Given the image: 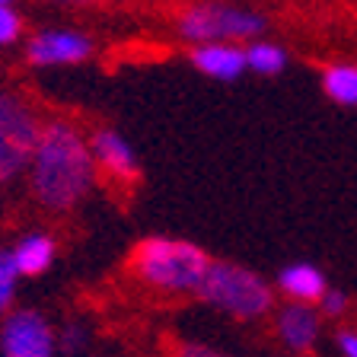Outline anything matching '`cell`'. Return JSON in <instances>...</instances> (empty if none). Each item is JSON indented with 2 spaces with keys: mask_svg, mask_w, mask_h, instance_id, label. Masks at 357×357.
<instances>
[{
  "mask_svg": "<svg viewBox=\"0 0 357 357\" xmlns=\"http://www.w3.org/2000/svg\"><path fill=\"white\" fill-rule=\"evenodd\" d=\"M32 192L48 211H67L93 188L96 163L83 134L67 121H52L38 131L29 160Z\"/></svg>",
  "mask_w": 357,
  "mask_h": 357,
  "instance_id": "cell-1",
  "label": "cell"
},
{
  "mask_svg": "<svg viewBox=\"0 0 357 357\" xmlns=\"http://www.w3.org/2000/svg\"><path fill=\"white\" fill-rule=\"evenodd\" d=\"M208 268V252L188 239L150 236L131 252L134 278L160 294H198Z\"/></svg>",
  "mask_w": 357,
  "mask_h": 357,
  "instance_id": "cell-2",
  "label": "cell"
},
{
  "mask_svg": "<svg viewBox=\"0 0 357 357\" xmlns=\"http://www.w3.org/2000/svg\"><path fill=\"white\" fill-rule=\"evenodd\" d=\"M198 297L233 319H261L265 312L275 310V290L255 271L233 261H211Z\"/></svg>",
  "mask_w": 357,
  "mask_h": 357,
  "instance_id": "cell-3",
  "label": "cell"
},
{
  "mask_svg": "<svg viewBox=\"0 0 357 357\" xmlns=\"http://www.w3.org/2000/svg\"><path fill=\"white\" fill-rule=\"evenodd\" d=\"M178 32L192 45H249L265 32V16L220 0H201L182 13Z\"/></svg>",
  "mask_w": 357,
  "mask_h": 357,
  "instance_id": "cell-4",
  "label": "cell"
},
{
  "mask_svg": "<svg viewBox=\"0 0 357 357\" xmlns=\"http://www.w3.org/2000/svg\"><path fill=\"white\" fill-rule=\"evenodd\" d=\"M36 141V115L20 99L0 93V182H10L29 166Z\"/></svg>",
  "mask_w": 357,
  "mask_h": 357,
  "instance_id": "cell-5",
  "label": "cell"
},
{
  "mask_svg": "<svg viewBox=\"0 0 357 357\" xmlns=\"http://www.w3.org/2000/svg\"><path fill=\"white\" fill-rule=\"evenodd\" d=\"M0 351H3V357H52V326L32 310L13 312L0 328Z\"/></svg>",
  "mask_w": 357,
  "mask_h": 357,
  "instance_id": "cell-6",
  "label": "cell"
},
{
  "mask_svg": "<svg viewBox=\"0 0 357 357\" xmlns=\"http://www.w3.org/2000/svg\"><path fill=\"white\" fill-rule=\"evenodd\" d=\"M275 332L290 351L306 354L316 348L322 332V319L310 303H284L275 310Z\"/></svg>",
  "mask_w": 357,
  "mask_h": 357,
  "instance_id": "cell-7",
  "label": "cell"
},
{
  "mask_svg": "<svg viewBox=\"0 0 357 357\" xmlns=\"http://www.w3.org/2000/svg\"><path fill=\"white\" fill-rule=\"evenodd\" d=\"M93 52V42L80 32H64V29H48L38 32L29 42V61L42 67H54V64H77L86 61Z\"/></svg>",
  "mask_w": 357,
  "mask_h": 357,
  "instance_id": "cell-8",
  "label": "cell"
},
{
  "mask_svg": "<svg viewBox=\"0 0 357 357\" xmlns=\"http://www.w3.org/2000/svg\"><path fill=\"white\" fill-rule=\"evenodd\" d=\"M89 153H93V163L102 166L112 178H119V182H134L137 178V156H134L131 144L121 137V134L109 131H96L89 137Z\"/></svg>",
  "mask_w": 357,
  "mask_h": 357,
  "instance_id": "cell-9",
  "label": "cell"
},
{
  "mask_svg": "<svg viewBox=\"0 0 357 357\" xmlns=\"http://www.w3.org/2000/svg\"><path fill=\"white\" fill-rule=\"evenodd\" d=\"M192 64L211 80H236L245 74V48L239 45H195Z\"/></svg>",
  "mask_w": 357,
  "mask_h": 357,
  "instance_id": "cell-10",
  "label": "cell"
},
{
  "mask_svg": "<svg viewBox=\"0 0 357 357\" xmlns=\"http://www.w3.org/2000/svg\"><path fill=\"white\" fill-rule=\"evenodd\" d=\"M278 287L284 290V297H290L294 303H319L322 294H326V275H322L316 265H306V261H297V265H287L278 275Z\"/></svg>",
  "mask_w": 357,
  "mask_h": 357,
  "instance_id": "cell-11",
  "label": "cell"
},
{
  "mask_svg": "<svg viewBox=\"0 0 357 357\" xmlns=\"http://www.w3.org/2000/svg\"><path fill=\"white\" fill-rule=\"evenodd\" d=\"M10 255H13L16 275L36 278V275H42V271H48V265H52L54 243L48 236H42V233H32V236H22Z\"/></svg>",
  "mask_w": 357,
  "mask_h": 357,
  "instance_id": "cell-12",
  "label": "cell"
},
{
  "mask_svg": "<svg viewBox=\"0 0 357 357\" xmlns=\"http://www.w3.org/2000/svg\"><path fill=\"white\" fill-rule=\"evenodd\" d=\"M326 96L338 105H357V64H328L322 74Z\"/></svg>",
  "mask_w": 357,
  "mask_h": 357,
  "instance_id": "cell-13",
  "label": "cell"
},
{
  "mask_svg": "<svg viewBox=\"0 0 357 357\" xmlns=\"http://www.w3.org/2000/svg\"><path fill=\"white\" fill-rule=\"evenodd\" d=\"M287 64V52H284L281 45L275 42H255L245 45V70H255V74H265V77H275L284 70Z\"/></svg>",
  "mask_w": 357,
  "mask_h": 357,
  "instance_id": "cell-14",
  "label": "cell"
},
{
  "mask_svg": "<svg viewBox=\"0 0 357 357\" xmlns=\"http://www.w3.org/2000/svg\"><path fill=\"white\" fill-rule=\"evenodd\" d=\"M16 265H13V255L3 252L0 249V316H3V310L10 306V300H13V290H16Z\"/></svg>",
  "mask_w": 357,
  "mask_h": 357,
  "instance_id": "cell-15",
  "label": "cell"
},
{
  "mask_svg": "<svg viewBox=\"0 0 357 357\" xmlns=\"http://www.w3.org/2000/svg\"><path fill=\"white\" fill-rule=\"evenodd\" d=\"M22 32V20L16 16L13 7H0V45L16 42Z\"/></svg>",
  "mask_w": 357,
  "mask_h": 357,
  "instance_id": "cell-16",
  "label": "cell"
},
{
  "mask_svg": "<svg viewBox=\"0 0 357 357\" xmlns=\"http://www.w3.org/2000/svg\"><path fill=\"white\" fill-rule=\"evenodd\" d=\"M319 306H322V312H326V316H342L344 310H348V297H344L342 290H326V294H322V300H319Z\"/></svg>",
  "mask_w": 357,
  "mask_h": 357,
  "instance_id": "cell-17",
  "label": "cell"
},
{
  "mask_svg": "<svg viewBox=\"0 0 357 357\" xmlns=\"http://www.w3.org/2000/svg\"><path fill=\"white\" fill-rule=\"evenodd\" d=\"M86 342V332H83V326H67L64 335H61V348L67 351V354H74L80 344Z\"/></svg>",
  "mask_w": 357,
  "mask_h": 357,
  "instance_id": "cell-18",
  "label": "cell"
},
{
  "mask_svg": "<svg viewBox=\"0 0 357 357\" xmlns=\"http://www.w3.org/2000/svg\"><path fill=\"white\" fill-rule=\"evenodd\" d=\"M338 351L344 357H357V332H338Z\"/></svg>",
  "mask_w": 357,
  "mask_h": 357,
  "instance_id": "cell-19",
  "label": "cell"
},
{
  "mask_svg": "<svg viewBox=\"0 0 357 357\" xmlns=\"http://www.w3.org/2000/svg\"><path fill=\"white\" fill-rule=\"evenodd\" d=\"M178 357H220V354L211 351V348H204V344H182Z\"/></svg>",
  "mask_w": 357,
  "mask_h": 357,
  "instance_id": "cell-20",
  "label": "cell"
},
{
  "mask_svg": "<svg viewBox=\"0 0 357 357\" xmlns=\"http://www.w3.org/2000/svg\"><path fill=\"white\" fill-rule=\"evenodd\" d=\"M54 3H93V0H54Z\"/></svg>",
  "mask_w": 357,
  "mask_h": 357,
  "instance_id": "cell-21",
  "label": "cell"
},
{
  "mask_svg": "<svg viewBox=\"0 0 357 357\" xmlns=\"http://www.w3.org/2000/svg\"><path fill=\"white\" fill-rule=\"evenodd\" d=\"M0 7H10V0H0Z\"/></svg>",
  "mask_w": 357,
  "mask_h": 357,
  "instance_id": "cell-22",
  "label": "cell"
}]
</instances>
